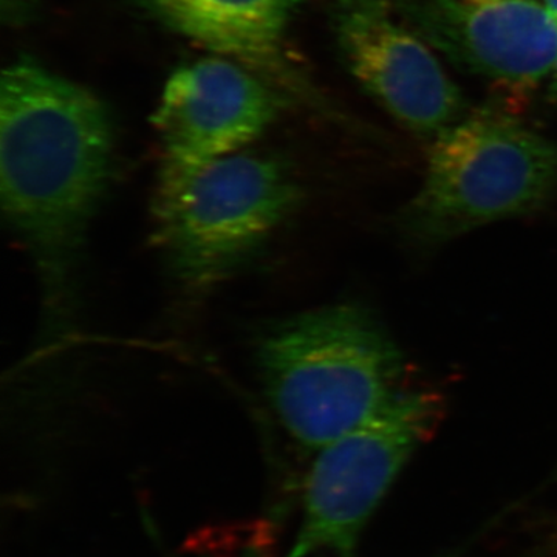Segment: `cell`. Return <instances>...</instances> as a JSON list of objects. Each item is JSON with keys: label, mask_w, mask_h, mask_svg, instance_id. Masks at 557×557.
Masks as SVG:
<instances>
[{"label": "cell", "mask_w": 557, "mask_h": 557, "mask_svg": "<svg viewBox=\"0 0 557 557\" xmlns=\"http://www.w3.org/2000/svg\"><path fill=\"white\" fill-rule=\"evenodd\" d=\"M333 27L350 75L406 129L437 137L463 119V95L395 0H335Z\"/></svg>", "instance_id": "7"}, {"label": "cell", "mask_w": 557, "mask_h": 557, "mask_svg": "<svg viewBox=\"0 0 557 557\" xmlns=\"http://www.w3.org/2000/svg\"><path fill=\"white\" fill-rule=\"evenodd\" d=\"M175 35L255 70L293 101L321 100L289 49L306 0H134Z\"/></svg>", "instance_id": "9"}, {"label": "cell", "mask_w": 557, "mask_h": 557, "mask_svg": "<svg viewBox=\"0 0 557 557\" xmlns=\"http://www.w3.org/2000/svg\"><path fill=\"white\" fill-rule=\"evenodd\" d=\"M292 101L255 70L220 54L175 70L152 116L160 141L156 199L177 193L215 161L251 148Z\"/></svg>", "instance_id": "6"}, {"label": "cell", "mask_w": 557, "mask_h": 557, "mask_svg": "<svg viewBox=\"0 0 557 557\" xmlns=\"http://www.w3.org/2000/svg\"><path fill=\"white\" fill-rule=\"evenodd\" d=\"M263 394L302 448L361 426L398 391V347L369 310L336 304L273 325L258 346Z\"/></svg>", "instance_id": "2"}, {"label": "cell", "mask_w": 557, "mask_h": 557, "mask_svg": "<svg viewBox=\"0 0 557 557\" xmlns=\"http://www.w3.org/2000/svg\"><path fill=\"white\" fill-rule=\"evenodd\" d=\"M556 189L557 143L507 112L479 110L435 137L423 185L398 226L418 247H438L537 211Z\"/></svg>", "instance_id": "3"}, {"label": "cell", "mask_w": 557, "mask_h": 557, "mask_svg": "<svg viewBox=\"0 0 557 557\" xmlns=\"http://www.w3.org/2000/svg\"><path fill=\"white\" fill-rule=\"evenodd\" d=\"M395 3L429 46L508 100H525L555 67L557 22L539 0Z\"/></svg>", "instance_id": "8"}, {"label": "cell", "mask_w": 557, "mask_h": 557, "mask_svg": "<svg viewBox=\"0 0 557 557\" xmlns=\"http://www.w3.org/2000/svg\"><path fill=\"white\" fill-rule=\"evenodd\" d=\"M115 124L76 81L22 58L0 79V199L30 256L50 335L72 325L87 233L113 172Z\"/></svg>", "instance_id": "1"}, {"label": "cell", "mask_w": 557, "mask_h": 557, "mask_svg": "<svg viewBox=\"0 0 557 557\" xmlns=\"http://www.w3.org/2000/svg\"><path fill=\"white\" fill-rule=\"evenodd\" d=\"M445 416L431 388H398L368 421L317 450L296 536L284 557H357L369 520Z\"/></svg>", "instance_id": "5"}, {"label": "cell", "mask_w": 557, "mask_h": 557, "mask_svg": "<svg viewBox=\"0 0 557 557\" xmlns=\"http://www.w3.org/2000/svg\"><path fill=\"white\" fill-rule=\"evenodd\" d=\"M542 3L548 10V13L552 14L553 20L557 22V0H542Z\"/></svg>", "instance_id": "11"}, {"label": "cell", "mask_w": 557, "mask_h": 557, "mask_svg": "<svg viewBox=\"0 0 557 557\" xmlns=\"http://www.w3.org/2000/svg\"><path fill=\"white\" fill-rule=\"evenodd\" d=\"M548 78V98L549 100L557 102V58L555 62V67H553Z\"/></svg>", "instance_id": "10"}, {"label": "cell", "mask_w": 557, "mask_h": 557, "mask_svg": "<svg viewBox=\"0 0 557 557\" xmlns=\"http://www.w3.org/2000/svg\"><path fill=\"white\" fill-rule=\"evenodd\" d=\"M300 200L298 180L281 157L242 150L153 199V236L180 284L201 292L256 255Z\"/></svg>", "instance_id": "4"}]
</instances>
